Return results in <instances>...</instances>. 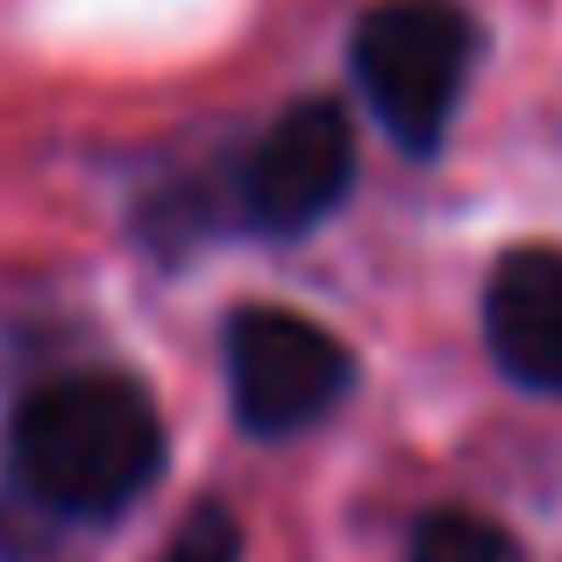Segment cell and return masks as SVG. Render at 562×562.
<instances>
[{"label":"cell","mask_w":562,"mask_h":562,"mask_svg":"<svg viewBox=\"0 0 562 562\" xmlns=\"http://www.w3.org/2000/svg\"><path fill=\"white\" fill-rule=\"evenodd\" d=\"M8 463L36 506L65 520H114L165 470V420L122 371L36 384L8 420Z\"/></svg>","instance_id":"obj_1"},{"label":"cell","mask_w":562,"mask_h":562,"mask_svg":"<svg viewBox=\"0 0 562 562\" xmlns=\"http://www.w3.org/2000/svg\"><path fill=\"white\" fill-rule=\"evenodd\" d=\"M470 65H477V29L456 0H378L349 43V71H357L371 114L413 157L449 143Z\"/></svg>","instance_id":"obj_2"},{"label":"cell","mask_w":562,"mask_h":562,"mask_svg":"<svg viewBox=\"0 0 562 562\" xmlns=\"http://www.w3.org/2000/svg\"><path fill=\"white\" fill-rule=\"evenodd\" d=\"M221 371H228L235 420L249 435H300L342 406L357 363L342 335H328L321 321L292 306H243L221 335Z\"/></svg>","instance_id":"obj_3"},{"label":"cell","mask_w":562,"mask_h":562,"mask_svg":"<svg viewBox=\"0 0 562 562\" xmlns=\"http://www.w3.org/2000/svg\"><path fill=\"white\" fill-rule=\"evenodd\" d=\"M357 179V128L335 100H292L243 157V214L263 235H306Z\"/></svg>","instance_id":"obj_4"},{"label":"cell","mask_w":562,"mask_h":562,"mask_svg":"<svg viewBox=\"0 0 562 562\" xmlns=\"http://www.w3.org/2000/svg\"><path fill=\"white\" fill-rule=\"evenodd\" d=\"M484 349L513 384L562 398V249H513L492 263Z\"/></svg>","instance_id":"obj_5"},{"label":"cell","mask_w":562,"mask_h":562,"mask_svg":"<svg viewBox=\"0 0 562 562\" xmlns=\"http://www.w3.org/2000/svg\"><path fill=\"white\" fill-rule=\"evenodd\" d=\"M406 562H513V541L498 535L484 513L449 506V513H427V520L413 527Z\"/></svg>","instance_id":"obj_6"},{"label":"cell","mask_w":562,"mask_h":562,"mask_svg":"<svg viewBox=\"0 0 562 562\" xmlns=\"http://www.w3.org/2000/svg\"><path fill=\"white\" fill-rule=\"evenodd\" d=\"M157 562H243V535H235V520L221 506H192Z\"/></svg>","instance_id":"obj_7"}]
</instances>
